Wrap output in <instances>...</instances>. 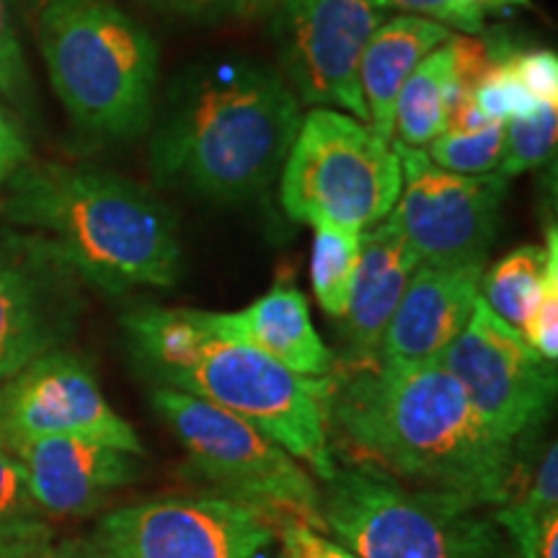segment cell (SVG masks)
Instances as JSON below:
<instances>
[{
  "label": "cell",
  "mask_w": 558,
  "mask_h": 558,
  "mask_svg": "<svg viewBox=\"0 0 558 558\" xmlns=\"http://www.w3.org/2000/svg\"><path fill=\"white\" fill-rule=\"evenodd\" d=\"M329 435L362 465L411 486L499 507L518 486L514 448L488 429L439 362L352 367L333 378Z\"/></svg>",
  "instance_id": "cell-1"
},
{
  "label": "cell",
  "mask_w": 558,
  "mask_h": 558,
  "mask_svg": "<svg viewBox=\"0 0 558 558\" xmlns=\"http://www.w3.org/2000/svg\"><path fill=\"white\" fill-rule=\"evenodd\" d=\"M0 215L73 279L109 295L171 288L184 271L177 218L156 194L104 169L26 163Z\"/></svg>",
  "instance_id": "cell-2"
},
{
  "label": "cell",
  "mask_w": 558,
  "mask_h": 558,
  "mask_svg": "<svg viewBox=\"0 0 558 558\" xmlns=\"http://www.w3.org/2000/svg\"><path fill=\"white\" fill-rule=\"evenodd\" d=\"M300 101L284 75L251 58H215L181 73L150 140L160 184L241 202L262 194L295 143Z\"/></svg>",
  "instance_id": "cell-3"
},
{
  "label": "cell",
  "mask_w": 558,
  "mask_h": 558,
  "mask_svg": "<svg viewBox=\"0 0 558 558\" xmlns=\"http://www.w3.org/2000/svg\"><path fill=\"white\" fill-rule=\"evenodd\" d=\"M137 365L158 388L181 390L246 418L311 465L320 481L337 473L329 448L333 375L305 378L230 333L218 313L145 305L124 316Z\"/></svg>",
  "instance_id": "cell-4"
},
{
  "label": "cell",
  "mask_w": 558,
  "mask_h": 558,
  "mask_svg": "<svg viewBox=\"0 0 558 558\" xmlns=\"http://www.w3.org/2000/svg\"><path fill=\"white\" fill-rule=\"evenodd\" d=\"M47 75L75 124L132 137L156 111L158 47L111 0H45L37 21Z\"/></svg>",
  "instance_id": "cell-5"
},
{
  "label": "cell",
  "mask_w": 558,
  "mask_h": 558,
  "mask_svg": "<svg viewBox=\"0 0 558 558\" xmlns=\"http://www.w3.org/2000/svg\"><path fill=\"white\" fill-rule=\"evenodd\" d=\"M318 512L360 558H520L486 507L362 463L324 481Z\"/></svg>",
  "instance_id": "cell-6"
},
{
  "label": "cell",
  "mask_w": 558,
  "mask_h": 558,
  "mask_svg": "<svg viewBox=\"0 0 558 558\" xmlns=\"http://www.w3.org/2000/svg\"><path fill=\"white\" fill-rule=\"evenodd\" d=\"M401 194L393 140L339 109L303 117L284 158L279 197L300 222H337L365 233L390 215Z\"/></svg>",
  "instance_id": "cell-7"
},
{
  "label": "cell",
  "mask_w": 558,
  "mask_h": 558,
  "mask_svg": "<svg viewBox=\"0 0 558 558\" xmlns=\"http://www.w3.org/2000/svg\"><path fill=\"white\" fill-rule=\"evenodd\" d=\"M153 409L184 445L190 465L218 488L267 520L305 522L320 530V488L308 471L246 418L171 388H156Z\"/></svg>",
  "instance_id": "cell-8"
},
{
  "label": "cell",
  "mask_w": 558,
  "mask_h": 558,
  "mask_svg": "<svg viewBox=\"0 0 558 558\" xmlns=\"http://www.w3.org/2000/svg\"><path fill=\"white\" fill-rule=\"evenodd\" d=\"M401 163V194L388 220L414 248L418 264L486 267L501 228L507 179L501 173H452L422 148L393 140Z\"/></svg>",
  "instance_id": "cell-9"
},
{
  "label": "cell",
  "mask_w": 558,
  "mask_h": 558,
  "mask_svg": "<svg viewBox=\"0 0 558 558\" xmlns=\"http://www.w3.org/2000/svg\"><path fill=\"white\" fill-rule=\"evenodd\" d=\"M439 365L458 380L488 429L514 450L546 424L556 399V365L494 316L481 295Z\"/></svg>",
  "instance_id": "cell-10"
},
{
  "label": "cell",
  "mask_w": 558,
  "mask_h": 558,
  "mask_svg": "<svg viewBox=\"0 0 558 558\" xmlns=\"http://www.w3.org/2000/svg\"><path fill=\"white\" fill-rule=\"evenodd\" d=\"M275 11L279 65L298 101L367 122L360 60L386 21V5L380 0H284Z\"/></svg>",
  "instance_id": "cell-11"
},
{
  "label": "cell",
  "mask_w": 558,
  "mask_h": 558,
  "mask_svg": "<svg viewBox=\"0 0 558 558\" xmlns=\"http://www.w3.org/2000/svg\"><path fill=\"white\" fill-rule=\"evenodd\" d=\"M94 538L109 558H256L275 538V525L220 494L169 497L114 509Z\"/></svg>",
  "instance_id": "cell-12"
},
{
  "label": "cell",
  "mask_w": 558,
  "mask_h": 558,
  "mask_svg": "<svg viewBox=\"0 0 558 558\" xmlns=\"http://www.w3.org/2000/svg\"><path fill=\"white\" fill-rule=\"evenodd\" d=\"M0 437H81L145 456L128 418L81 357L52 349L0 383Z\"/></svg>",
  "instance_id": "cell-13"
},
{
  "label": "cell",
  "mask_w": 558,
  "mask_h": 558,
  "mask_svg": "<svg viewBox=\"0 0 558 558\" xmlns=\"http://www.w3.org/2000/svg\"><path fill=\"white\" fill-rule=\"evenodd\" d=\"M70 279L24 235L0 233V383L65 341Z\"/></svg>",
  "instance_id": "cell-14"
},
{
  "label": "cell",
  "mask_w": 558,
  "mask_h": 558,
  "mask_svg": "<svg viewBox=\"0 0 558 558\" xmlns=\"http://www.w3.org/2000/svg\"><path fill=\"white\" fill-rule=\"evenodd\" d=\"M3 442L24 469L45 518H86L99 512L117 488L140 476V456L94 439L11 437Z\"/></svg>",
  "instance_id": "cell-15"
},
{
  "label": "cell",
  "mask_w": 558,
  "mask_h": 558,
  "mask_svg": "<svg viewBox=\"0 0 558 558\" xmlns=\"http://www.w3.org/2000/svg\"><path fill=\"white\" fill-rule=\"evenodd\" d=\"M484 271L486 267L418 264L383 333L380 365L439 362L476 308Z\"/></svg>",
  "instance_id": "cell-16"
},
{
  "label": "cell",
  "mask_w": 558,
  "mask_h": 558,
  "mask_svg": "<svg viewBox=\"0 0 558 558\" xmlns=\"http://www.w3.org/2000/svg\"><path fill=\"white\" fill-rule=\"evenodd\" d=\"M418 256L388 218L362 233L357 277L344 313L347 357L352 367L378 365L383 333L399 308Z\"/></svg>",
  "instance_id": "cell-17"
},
{
  "label": "cell",
  "mask_w": 558,
  "mask_h": 558,
  "mask_svg": "<svg viewBox=\"0 0 558 558\" xmlns=\"http://www.w3.org/2000/svg\"><path fill=\"white\" fill-rule=\"evenodd\" d=\"M222 326L282 367L305 378L333 375V354L311 320L308 300L292 284L277 282L267 295L239 313H218Z\"/></svg>",
  "instance_id": "cell-18"
},
{
  "label": "cell",
  "mask_w": 558,
  "mask_h": 558,
  "mask_svg": "<svg viewBox=\"0 0 558 558\" xmlns=\"http://www.w3.org/2000/svg\"><path fill=\"white\" fill-rule=\"evenodd\" d=\"M448 39V26L409 13L383 21L378 26L360 60V88L367 107V124L378 135L393 140L396 101L403 83L418 62Z\"/></svg>",
  "instance_id": "cell-19"
},
{
  "label": "cell",
  "mask_w": 558,
  "mask_h": 558,
  "mask_svg": "<svg viewBox=\"0 0 558 558\" xmlns=\"http://www.w3.org/2000/svg\"><path fill=\"white\" fill-rule=\"evenodd\" d=\"M452 88L450 39L418 62L403 83L393 117V140L409 148H424L439 137L448 124Z\"/></svg>",
  "instance_id": "cell-20"
},
{
  "label": "cell",
  "mask_w": 558,
  "mask_h": 558,
  "mask_svg": "<svg viewBox=\"0 0 558 558\" xmlns=\"http://www.w3.org/2000/svg\"><path fill=\"white\" fill-rule=\"evenodd\" d=\"M556 243L558 233L556 228H550L546 246L527 243V246L514 248L512 254H507L481 277V300L492 308L494 316H499L522 337H525L543 277H546L550 248Z\"/></svg>",
  "instance_id": "cell-21"
},
{
  "label": "cell",
  "mask_w": 558,
  "mask_h": 558,
  "mask_svg": "<svg viewBox=\"0 0 558 558\" xmlns=\"http://www.w3.org/2000/svg\"><path fill=\"white\" fill-rule=\"evenodd\" d=\"M558 450L548 445L538 469L525 486H514L512 497L494 509V520L505 527L520 558H538V541L548 518L558 514Z\"/></svg>",
  "instance_id": "cell-22"
},
{
  "label": "cell",
  "mask_w": 558,
  "mask_h": 558,
  "mask_svg": "<svg viewBox=\"0 0 558 558\" xmlns=\"http://www.w3.org/2000/svg\"><path fill=\"white\" fill-rule=\"evenodd\" d=\"M362 233L337 222H313L311 282L318 305L331 318H344L357 277Z\"/></svg>",
  "instance_id": "cell-23"
},
{
  "label": "cell",
  "mask_w": 558,
  "mask_h": 558,
  "mask_svg": "<svg viewBox=\"0 0 558 558\" xmlns=\"http://www.w3.org/2000/svg\"><path fill=\"white\" fill-rule=\"evenodd\" d=\"M0 558H109L96 538L60 533L47 518L0 522Z\"/></svg>",
  "instance_id": "cell-24"
},
{
  "label": "cell",
  "mask_w": 558,
  "mask_h": 558,
  "mask_svg": "<svg viewBox=\"0 0 558 558\" xmlns=\"http://www.w3.org/2000/svg\"><path fill=\"white\" fill-rule=\"evenodd\" d=\"M558 132V104H543L527 117L505 122V145L497 173L509 179L538 169L554 156Z\"/></svg>",
  "instance_id": "cell-25"
},
{
  "label": "cell",
  "mask_w": 558,
  "mask_h": 558,
  "mask_svg": "<svg viewBox=\"0 0 558 558\" xmlns=\"http://www.w3.org/2000/svg\"><path fill=\"white\" fill-rule=\"evenodd\" d=\"M501 145H505V122H486L476 130L442 132L424 153L439 169L476 177L499 169Z\"/></svg>",
  "instance_id": "cell-26"
},
{
  "label": "cell",
  "mask_w": 558,
  "mask_h": 558,
  "mask_svg": "<svg viewBox=\"0 0 558 558\" xmlns=\"http://www.w3.org/2000/svg\"><path fill=\"white\" fill-rule=\"evenodd\" d=\"M0 96L21 114L32 117L37 111V94L9 0H0Z\"/></svg>",
  "instance_id": "cell-27"
},
{
  "label": "cell",
  "mask_w": 558,
  "mask_h": 558,
  "mask_svg": "<svg viewBox=\"0 0 558 558\" xmlns=\"http://www.w3.org/2000/svg\"><path fill=\"white\" fill-rule=\"evenodd\" d=\"M497 58L512 73V78L525 88L535 104H558V58L550 50H509L494 47Z\"/></svg>",
  "instance_id": "cell-28"
},
{
  "label": "cell",
  "mask_w": 558,
  "mask_h": 558,
  "mask_svg": "<svg viewBox=\"0 0 558 558\" xmlns=\"http://www.w3.org/2000/svg\"><path fill=\"white\" fill-rule=\"evenodd\" d=\"M525 341L546 362L558 360V243L550 248L546 277H543L533 316L525 329Z\"/></svg>",
  "instance_id": "cell-29"
},
{
  "label": "cell",
  "mask_w": 558,
  "mask_h": 558,
  "mask_svg": "<svg viewBox=\"0 0 558 558\" xmlns=\"http://www.w3.org/2000/svg\"><path fill=\"white\" fill-rule=\"evenodd\" d=\"M24 518H45L34 501L26 473L21 463L13 458L9 445L0 439V522L24 520Z\"/></svg>",
  "instance_id": "cell-30"
},
{
  "label": "cell",
  "mask_w": 558,
  "mask_h": 558,
  "mask_svg": "<svg viewBox=\"0 0 558 558\" xmlns=\"http://www.w3.org/2000/svg\"><path fill=\"white\" fill-rule=\"evenodd\" d=\"M282 556L284 558H360L354 550L341 546L337 541L324 538L316 527L305 525V522H282Z\"/></svg>",
  "instance_id": "cell-31"
},
{
  "label": "cell",
  "mask_w": 558,
  "mask_h": 558,
  "mask_svg": "<svg viewBox=\"0 0 558 558\" xmlns=\"http://www.w3.org/2000/svg\"><path fill=\"white\" fill-rule=\"evenodd\" d=\"M386 9H399L409 16L432 19L442 26H456L463 34H481L484 24L473 21L469 13L460 9L458 0H380Z\"/></svg>",
  "instance_id": "cell-32"
},
{
  "label": "cell",
  "mask_w": 558,
  "mask_h": 558,
  "mask_svg": "<svg viewBox=\"0 0 558 558\" xmlns=\"http://www.w3.org/2000/svg\"><path fill=\"white\" fill-rule=\"evenodd\" d=\"M26 163H29V143L0 104V192L13 179V173Z\"/></svg>",
  "instance_id": "cell-33"
},
{
  "label": "cell",
  "mask_w": 558,
  "mask_h": 558,
  "mask_svg": "<svg viewBox=\"0 0 558 558\" xmlns=\"http://www.w3.org/2000/svg\"><path fill=\"white\" fill-rule=\"evenodd\" d=\"M153 9L186 19H220L241 13L243 0H148Z\"/></svg>",
  "instance_id": "cell-34"
},
{
  "label": "cell",
  "mask_w": 558,
  "mask_h": 558,
  "mask_svg": "<svg viewBox=\"0 0 558 558\" xmlns=\"http://www.w3.org/2000/svg\"><path fill=\"white\" fill-rule=\"evenodd\" d=\"M282 3H284V0H243L239 16H254V13L275 11L277 5H282Z\"/></svg>",
  "instance_id": "cell-35"
},
{
  "label": "cell",
  "mask_w": 558,
  "mask_h": 558,
  "mask_svg": "<svg viewBox=\"0 0 558 558\" xmlns=\"http://www.w3.org/2000/svg\"><path fill=\"white\" fill-rule=\"evenodd\" d=\"M499 5H525L527 0H497Z\"/></svg>",
  "instance_id": "cell-36"
},
{
  "label": "cell",
  "mask_w": 558,
  "mask_h": 558,
  "mask_svg": "<svg viewBox=\"0 0 558 558\" xmlns=\"http://www.w3.org/2000/svg\"><path fill=\"white\" fill-rule=\"evenodd\" d=\"M279 558H284V556H279Z\"/></svg>",
  "instance_id": "cell-37"
}]
</instances>
